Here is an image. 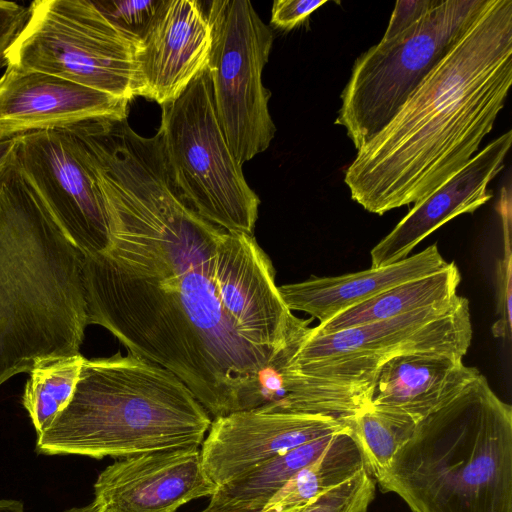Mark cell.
Returning a JSON list of instances; mask_svg holds the SVG:
<instances>
[{
    "instance_id": "obj_33",
    "label": "cell",
    "mask_w": 512,
    "mask_h": 512,
    "mask_svg": "<svg viewBox=\"0 0 512 512\" xmlns=\"http://www.w3.org/2000/svg\"><path fill=\"white\" fill-rule=\"evenodd\" d=\"M65 512H103L102 508L93 500L88 505L82 506V507H73Z\"/></svg>"
},
{
    "instance_id": "obj_10",
    "label": "cell",
    "mask_w": 512,
    "mask_h": 512,
    "mask_svg": "<svg viewBox=\"0 0 512 512\" xmlns=\"http://www.w3.org/2000/svg\"><path fill=\"white\" fill-rule=\"evenodd\" d=\"M207 17L214 107L227 144L242 166L264 152L276 133L268 105L271 93L262 82L273 34L248 0H214Z\"/></svg>"
},
{
    "instance_id": "obj_14",
    "label": "cell",
    "mask_w": 512,
    "mask_h": 512,
    "mask_svg": "<svg viewBox=\"0 0 512 512\" xmlns=\"http://www.w3.org/2000/svg\"><path fill=\"white\" fill-rule=\"evenodd\" d=\"M216 490L204 472L200 446H190L115 461L98 475L94 501L103 512H176Z\"/></svg>"
},
{
    "instance_id": "obj_4",
    "label": "cell",
    "mask_w": 512,
    "mask_h": 512,
    "mask_svg": "<svg viewBox=\"0 0 512 512\" xmlns=\"http://www.w3.org/2000/svg\"><path fill=\"white\" fill-rule=\"evenodd\" d=\"M412 512H512V408L480 374L374 477Z\"/></svg>"
},
{
    "instance_id": "obj_32",
    "label": "cell",
    "mask_w": 512,
    "mask_h": 512,
    "mask_svg": "<svg viewBox=\"0 0 512 512\" xmlns=\"http://www.w3.org/2000/svg\"><path fill=\"white\" fill-rule=\"evenodd\" d=\"M200 512H262V511L238 510V509H234V508H230V507H225V506H222L215 502L210 501L208 506Z\"/></svg>"
},
{
    "instance_id": "obj_1",
    "label": "cell",
    "mask_w": 512,
    "mask_h": 512,
    "mask_svg": "<svg viewBox=\"0 0 512 512\" xmlns=\"http://www.w3.org/2000/svg\"><path fill=\"white\" fill-rule=\"evenodd\" d=\"M79 155L103 197L108 247L84 255L88 325L172 372L214 418L269 404L293 315L254 236L202 218L167 170L159 136L127 120L85 134Z\"/></svg>"
},
{
    "instance_id": "obj_13",
    "label": "cell",
    "mask_w": 512,
    "mask_h": 512,
    "mask_svg": "<svg viewBox=\"0 0 512 512\" xmlns=\"http://www.w3.org/2000/svg\"><path fill=\"white\" fill-rule=\"evenodd\" d=\"M211 28L200 2L161 0L138 39L135 96L160 106L176 100L206 68Z\"/></svg>"
},
{
    "instance_id": "obj_2",
    "label": "cell",
    "mask_w": 512,
    "mask_h": 512,
    "mask_svg": "<svg viewBox=\"0 0 512 512\" xmlns=\"http://www.w3.org/2000/svg\"><path fill=\"white\" fill-rule=\"evenodd\" d=\"M512 84V0H486L387 125L357 150L344 182L377 215L416 204L461 171Z\"/></svg>"
},
{
    "instance_id": "obj_8",
    "label": "cell",
    "mask_w": 512,
    "mask_h": 512,
    "mask_svg": "<svg viewBox=\"0 0 512 512\" xmlns=\"http://www.w3.org/2000/svg\"><path fill=\"white\" fill-rule=\"evenodd\" d=\"M485 1H441L412 29L393 40L380 41L356 59L335 120L356 150L394 117Z\"/></svg>"
},
{
    "instance_id": "obj_3",
    "label": "cell",
    "mask_w": 512,
    "mask_h": 512,
    "mask_svg": "<svg viewBox=\"0 0 512 512\" xmlns=\"http://www.w3.org/2000/svg\"><path fill=\"white\" fill-rule=\"evenodd\" d=\"M83 262L14 156L0 179V387L41 363L81 354Z\"/></svg>"
},
{
    "instance_id": "obj_23",
    "label": "cell",
    "mask_w": 512,
    "mask_h": 512,
    "mask_svg": "<svg viewBox=\"0 0 512 512\" xmlns=\"http://www.w3.org/2000/svg\"><path fill=\"white\" fill-rule=\"evenodd\" d=\"M338 419L349 428L362 452L365 468L373 478L390 465L417 426L407 417L370 404Z\"/></svg>"
},
{
    "instance_id": "obj_31",
    "label": "cell",
    "mask_w": 512,
    "mask_h": 512,
    "mask_svg": "<svg viewBox=\"0 0 512 512\" xmlns=\"http://www.w3.org/2000/svg\"><path fill=\"white\" fill-rule=\"evenodd\" d=\"M0 512H24V505L18 500L0 499Z\"/></svg>"
},
{
    "instance_id": "obj_16",
    "label": "cell",
    "mask_w": 512,
    "mask_h": 512,
    "mask_svg": "<svg viewBox=\"0 0 512 512\" xmlns=\"http://www.w3.org/2000/svg\"><path fill=\"white\" fill-rule=\"evenodd\" d=\"M512 144L508 130L481 150L450 180L436 189L400 220L371 252V267L402 261L427 236L451 219L473 213L493 194L488 184L503 169Z\"/></svg>"
},
{
    "instance_id": "obj_11",
    "label": "cell",
    "mask_w": 512,
    "mask_h": 512,
    "mask_svg": "<svg viewBox=\"0 0 512 512\" xmlns=\"http://www.w3.org/2000/svg\"><path fill=\"white\" fill-rule=\"evenodd\" d=\"M13 140L17 164L74 245L84 255L105 250L110 231L103 197L68 131H39Z\"/></svg>"
},
{
    "instance_id": "obj_19",
    "label": "cell",
    "mask_w": 512,
    "mask_h": 512,
    "mask_svg": "<svg viewBox=\"0 0 512 512\" xmlns=\"http://www.w3.org/2000/svg\"><path fill=\"white\" fill-rule=\"evenodd\" d=\"M460 280L457 265L449 262L439 271L391 287L313 329L319 333H332L447 303L458 296Z\"/></svg>"
},
{
    "instance_id": "obj_17",
    "label": "cell",
    "mask_w": 512,
    "mask_h": 512,
    "mask_svg": "<svg viewBox=\"0 0 512 512\" xmlns=\"http://www.w3.org/2000/svg\"><path fill=\"white\" fill-rule=\"evenodd\" d=\"M481 372L463 358L410 354L388 361L379 372L370 405L418 424L451 401Z\"/></svg>"
},
{
    "instance_id": "obj_29",
    "label": "cell",
    "mask_w": 512,
    "mask_h": 512,
    "mask_svg": "<svg viewBox=\"0 0 512 512\" xmlns=\"http://www.w3.org/2000/svg\"><path fill=\"white\" fill-rule=\"evenodd\" d=\"M325 0H277L271 10V24L282 30H291L303 23Z\"/></svg>"
},
{
    "instance_id": "obj_26",
    "label": "cell",
    "mask_w": 512,
    "mask_h": 512,
    "mask_svg": "<svg viewBox=\"0 0 512 512\" xmlns=\"http://www.w3.org/2000/svg\"><path fill=\"white\" fill-rule=\"evenodd\" d=\"M93 3L113 25L138 40L148 28L161 0H100Z\"/></svg>"
},
{
    "instance_id": "obj_20",
    "label": "cell",
    "mask_w": 512,
    "mask_h": 512,
    "mask_svg": "<svg viewBox=\"0 0 512 512\" xmlns=\"http://www.w3.org/2000/svg\"><path fill=\"white\" fill-rule=\"evenodd\" d=\"M344 431L318 437L266 461L218 487L210 501L238 510L262 511L297 472L319 458Z\"/></svg>"
},
{
    "instance_id": "obj_28",
    "label": "cell",
    "mask_w": 512,
    "mask_h": 512,
    "mask_svg": "<svg viewBox=\"0 0 512 512\" xmlns=\"http://www.w3.org/2000/svg\"><path fill=\"white\" fill-rule=\"evenodd\" d=\"M30 8L0 0V68L7 67V52L24 29Z\"/></svg>"
},
{
    "instance_id": "obj_15",
    "label": "cell",
    "mask_w": 512,
    "mask_h": 512,
    "mask_svg": "<svg viewBox=\"0 0 512 512\" xmlns=\"http://www.w3.org/2000/svg\"><path fill=\"white\" fill-rule=\"evenodd\" d=\"M129 102L55 75L7 66L0 77V140L127 118Z\"/></svg>"
},
{
    "instance_id": "obj_6",
    "label": "cell",
    "mask_w": 512,
    "mask_h": 512,
    "mask_svg": "<svg viewBox=\"0 0 512 512\" xmlns=\"http://www.w3.org/2000/svg\"><path fill=\"white\" fill-rule=\"evenodd\" d=\"M473 335L469 302L454 300L332 333L305 327L280 364L282 398L265 408L342 418L370 404L377 376L410 354L463 358Z\"/></svg>"
},
{
    "instance_id": "obj_18",
    "label": "cell",
    "mask_w": 512,
    "mask_h": 512,
    "mask_svg": "<svg viewBox=\"0 0 512 512\" xmlns=\"http://www.w3.org/2000/svg\"><path fill=\"white\" fill-rule=\"evenodd\" d=\"M447 264L433 244L391 265L339 276H312L278 286V291L290 311L305 312L323 323L391 287L439 271Z\"/></svg>"
},
{
    "instance_id": "obj_30",
    "label": "cell",
    "mask_w": 512,
    "mask_h": 512,
    "mask_svg": "<svg viewBox=\"0 0 512 512\" xmlns=\"http://www.w3.org/2000/svg\"><path fill=\"white\" fill-rule=\"evenodd\" d=\"M14 140H0V179L14 160Z\"/></svg>"
},
{
    "instance_id": "obj_9",
    "label": "cell",
    "mask_w": 512,
    "mask_h": 512,
    "mask_svg": "<svg viewBox=\"0 0 512 512\" xmlns=\"http://www.w3.org/2000/svg\"><path fill=\"white\" fill-rule=\"evenodd\" d=\"M7 66L38 71L131 101L138 40L90 0H37Z\"/></svg>"
},
{
    "instance_id": "obj_5",
    "label": "cell",
    "mask_w": 512,
    "mask_h": 512,
    "mask_svg": "<svg viewBox=\"0 0 512 512\" xmlns=\"http://www.w3.org/2000/svg\"><path fill=\"white\" fill-rule=\"evenodd\" d=\"M211 416L172 372L121 352L86 359L67 407L43 433V455L94 459L201 446Z\"/></svg>"
},
{
    "instance_id": "obj_12",
    "label": "cell",
    "mask_w": 512,
    "mask_h": 512,
    "mask_svg": "<svg viewBox=\"0 0 512 512\" xmlns=\"http://www.w3.org/2000/svg\"><path fill=\"white\" fill-rule=\"evenodd\" d=\"M338 418L256 408L214 418L201 446L205 474L217 488L318 437L347 430Z\"/></svg>"
},
{
    "instance_id": "obj_27",
    "label": "cell",
    "mask_w": 512,
    "mask_h": 512,
    "mask_svg": "<svg viewBox=\"0 0 512 512\" xmlns=\"http://www.w3.org/2000/svg\"><path fill=\"white\" fill-rule=\"evenodd\" d=\"M442 0H400L391 14L387 29L380 41L393 40L419 23Z\"/></svg>"
},
{
    "instance_id": "obj_21",
    "label": "cell",
    "mask_w": 512,
    "mask_h": 512,
    "mask_svg": "<svg viewBox=\"0 0 512 512\" xmlns=\"http://www.w3.org/2000/svg\"><path fill=\"white\" fill-rule=\"evenodd\" d=\"M365 468L362 452L350 430L340 433L315 461L297 472L265 505L262 512L303 508Z\"/></svg>"
},
{
    "instance_id": "obj_25",
    "label": "cell",
    "mask_w": 512,
    "mask_h": 512,
    "mask_svg": "<svg viewBox=\"0 0 512 512\" xmlns=\"http://www.w3.org/2000/svg\"><path fill=\"white\" fill-rule=\"evenodd\" d=\"M500 215L503 225L504 251L497 262V320L492 326L496 338L509 339L511 336V293H512V248H511V208L510 198L500 202Z\"/></svg>"
},
{
    "instance_id": "obj_7",
    "label": "cell",
    "mask_w": 512,
    "mask_h": 512,
    "mask_svg": "<svg viewBox=\"0 0 512 512\" xmlns=\"http://www.w3.org/2000/svg\"><path fill=\"white\" fill-rule=\"evenodd\" d=\"M161 107L157 134L182 197L208 222L253 236L260 199L219 125L208 68L176 100Z\"/></svg>"
},
{
    "instance_id": "obj_34",
    "label": "cell",
    "mask_w": 512,
    "mask_h": 512,
    "mask_svg": "<svg viewBox=\"0 0 512 512\" xmlns=\"http://www.w3.org/2000/svg\"><path fill=\"white\" fill-rule=\"evenodd\" d=\"M302 508H297V509H291V510H287V511H283V512H299Z\"/></svg>"
},
{
    "instance_id": "obj_24",
    "label": "cell",
    "mask_w": 512,
    "mask_h": 512,
    "mask_svg": "<svg viewBox=\"0 0 512 512\" xmlns=\"http://www.w3.org/2000/svg\"><path fill=\"white\" fill-rule=\"evenodd\" d=\"M376 492L366 469L307 503L299 512H367Z\"/></svg>"
},
{
    "instance_id": "obj_22",
    "label": "cell",
    "mask_w": 512,
    "mask_h": 512,
    "mask_svg": "<svg viewBox=\"0 0 512 512\" xmlns=\"http://www.w3.org/2000/svg\"><path fill=\"white\" fill-rule=\"evenodd\" d=\"M84 360L82 354L59 358L41 363L28 373L22 405L37 435L48 429L69 404Z\"/></svg>"
}]
</instances>
